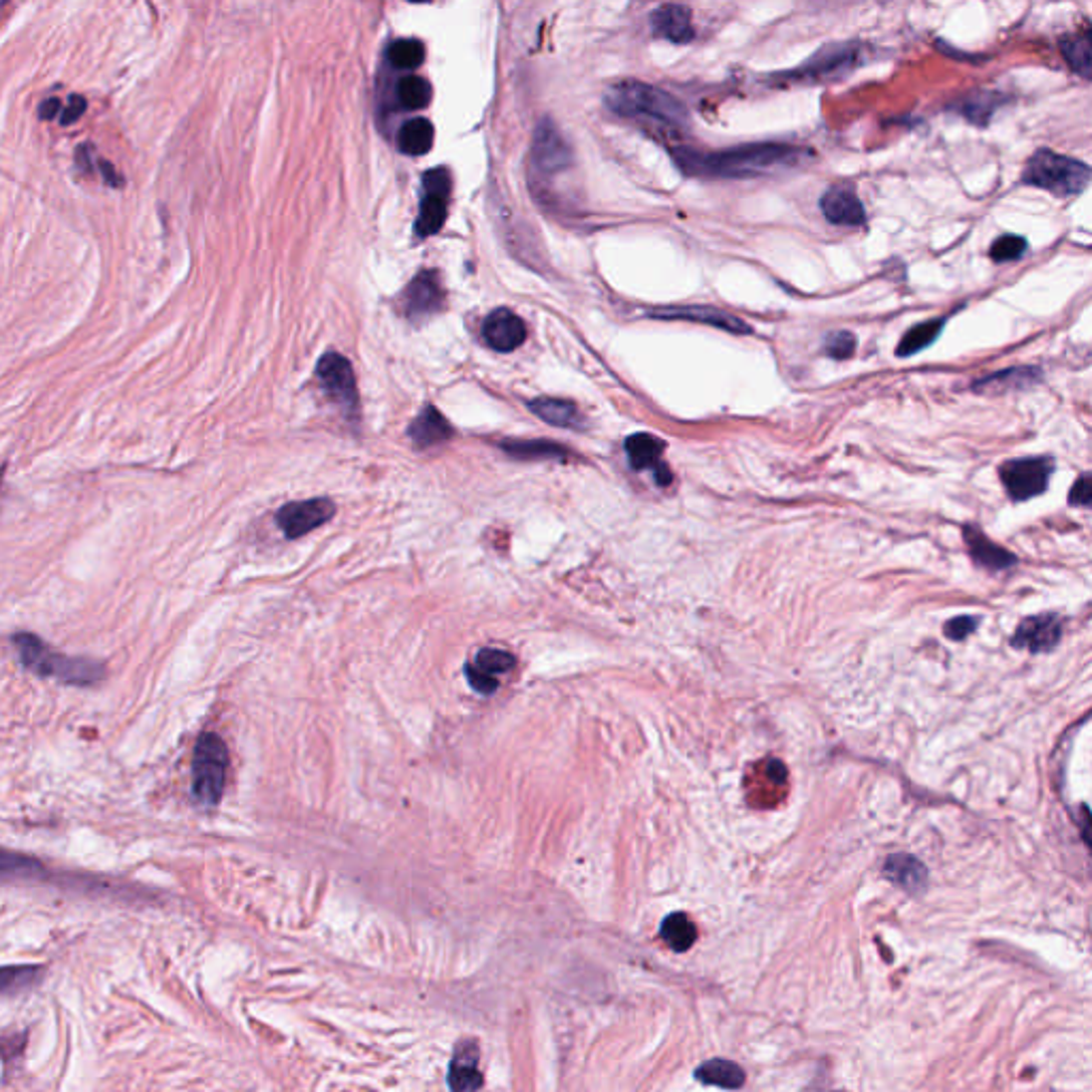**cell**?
Segmentation results:
<instances>
[{"mask_svg":"<svg viewBox=\"0 0 1092 1092\" xmlns=\"http://www.w3.org/2000/svg\"><path fill=\"white\" fill-rule=\"evenodd\" d=\"M1022 181L1065 199V196L1080 194L1088 186L1090 166L1071 156L1056 154L1052 149H1037L1024 166Z\"/></svg>","mask_w":1092,"mask_h":1092,"instance_id":"cell-4","label":"cell"},{"mask_svg":"<svg viewBox=\"0 0 1092 1092\" xmlns=\"http://www.w3.org/2000/svg\"><path fill=\"white\" fill-rule=\"evenodd\" d=\"M529 410H532V412L540 416L544 422L555 424V427H561V429L585 427V416L581 414V410L566 400L538 398L534 402H529Z\"/></svg>","mask_w":1092,"mask_h":1092,"instance_id":"cell-23","label":"cell"},{"mask_svg":"<svg viewBox=\"0 0 1092 1092\" xmlns=\"http://www.w3.org/2000/svg\"><path fill=\"white\" fill-rule=\"evenodd\" d=\"M318 383L348 416L359 412V391L353 366L338 353H327L316 368Z\"/></svg>","mask_w":1092,"mask_h":1092,"instance_id":"cell-8","label":"cell"},{"mask_svg":"<svg viewBox=\"0 0 1092 1092\" xmlns=\"http://www.w3.org/2000/svg\"><path fill=\"white\" fill-rule=\"evenodd\" d=\"M229 772V749L216 732H203L196 738L192 753V796L203 807H216Z\"/></svg>","mask_w":1092,"mask_h":1092,"instance_id":"cell-5","label":"cell"},{"mask_svg":"<svg viewBox=\"0 0 1092 1092\" xmlns=\"http://www.w3.org/2000/svg\"><path fill=\"white\" fill-rule=\"evenodd\" d=\"M662 939L675 952H687L697 939L693 922L685 914H673L662 922Z\"/></svg>","mask_w":1092,"mask_h":1092,"instance_id":"cell-27","label":"cell"},{"mask_svg":"<svg viewBox=\"0 0 1092 1092\" xmlns=\"http://www.w3.org/2000/svg\"><path fill=\"white\" fill-rule=\"evenodd\" d=\"M444 308V286L439 282L437 271H420L418 276L406 286L402 295L400 310L412 323H420L424 318L433 316Z\"/></svg>","mask_w":1092,"mask_h":1092,"instance_id":"cell-11","label":"cell"},{"mask_svg":"<svg viewBox=\"0 0 1092 1092\" xmlns=\"http://www.w3.org/2000/svg\"><path fill=\"white\" fill-rule=\"evenodd\" d=\"M824 353L830 359H837V361L849 359L856 353V336H854V333H849V331L830 333V336L826 338V344H824Z\"/></svg>","mask_w":1092,"mask_h":1092,"instance_id":"cell-37","label":"cell"},{"mask_svg":"<svg viewBox=\"0 0 1092 1092\" xmlns=\"http://www.w3.org/2000/svg\"><path fill=\"white\" fill-rule=\"evenodd\" d=\"M966 542L970 546V553H973V557L983 566L1007 568L1009 564H1013L1011 553L998 549L996 544H992L990 540H985V536L979 534L977 529H966Z\"/></svg>","mask_w":1092,"mask_h":1092,"instance_id":"cell-29","label":"cell"},{"mask_svg":"<svg viewBox=\"0 0 1092 1092\" xmlns=\"http://www.w3.org/2000/svg\"><path fill=\"white\" fill-rule=\"evenodd\" d=\"M450 190H452V179L444 166L429 169L422 175V199H420V211L414 224V235L418 239H427L429 235L437 233L444 226L448 216Z\"/></svg>","mask_w":1092,"mask_h":1092,"instance_id":"cell-7","label":"cell"},{"mask_svg":"<svg viewBox=\"0 0 1092 1092\" xmlns=\"http://www.w3.org/2000/svg\"><path fill=\"white\" fill-rule=\"evenodd\" d=\"M809 154L790 143H745L721 151L675 147L673 158L681 171L697 177H757L790 169Z\"/></svg>","mask_w":1092,"mask_h":1092,"instance_id":"cell-1","label":"cell"},{"mask_svg":"<svg viewBox=\"0 0 1092 1092\" xmlns=\"http://www.w3.org/2000/svg\"><path fill=\"white\" fill-rule=\"evenodd\" d=\"M695 1078L708 1084V1086H717V1088H725V1090H738L745 1086V1080L747 1075L745 1071H742L740 1065L732 1063V1060H725V1058H712V1060H706V1063H702L700 1067L695 1069Z\"/></svg>","mask_w":1092,"mask_h":1092,"instance_id":"cell-24","label":"cell"},{"mask_svg":"<svg viewBox=\"0 0 1092 1092\" xmlns=\"http://www.w3.org/2000/svg\"><path fill=\"white\" fill-rule=\"evenodd\" d=\"M39 970L35 966H9L0 968V992L20 990L24 985L33 983Z\"/></svg>","mask_w":1092,"mask_h":1092,"instance_id":"cell-38","label":"cell"},{"mask_svg":"<svg viewBox=\"0 0 1092 1092\" xmlns=\"http://www.w3.org/2000/svg\"><path fill=\"white\" fill-rule=\"evenodd\" d=\"M13 647L26 671L43 679H54L75 687H90L103 681V664L86 658H67L45 645L37 634L20 632L13 636Z\"/></svg>","mask_w":1092,"mask_h":1092,"instance_id":"cell-3","label":"cell"},{"mask_svg":"<svg viewBox=\"0 0 1092 1092\" xmlns=\"http://www.w3.org/2000/svg\"><path fill=\"white\" fill-rule=\"evenodd\" d=\"M482 338L497 353H512L527 340V327L508 308L493 310L482 325Z\"/></svg>","mask_w":1092,"mask_h":1092,"instance_id":"cell-15","label":"cell"},{"mask_svg":"<svg viewBox=\"0 0 1092 1092\" xmlns=\"http://www.w3.org/2000/svg\"><path fill=\"white\" fill-rule=\"evenodd\" d=\"M39 871V860L0 849V877H35Z\"/></svg>","mask_w":1092,"mask_h":1092,"instance_id":"cell-35","label":"cell"},{"mask_svg":"<svg viewBox=\"0 0 1092 1092\" xmlns=\"http://www.w3.org/2000/svg\"><path fill=\"white\" fill-rule=\"evenodd\" d=\"M435 131L429 120L424 118H412L400 129L398 145L408 156H422L433 147Z\"/></svg>","mask_w":1092,"mask_h":1092,"instance_id":"cell-25","label":"cell"},{"mask_svg":"<svg viewBox=\"0 0 1092 1092\" xmlns=\"http://www.w3.org/2000/svg\"><path fill=\"white\" fill-rule=\"evenodd\" d=\"M86 105H88V103H86L84 97H80V95H71L69 101H67V105H65L63 114H60V123H63V125L78 123V120L82 118V114L86 112Z\"/></svg>","mask_w":1092,"mask_h":1092,"instance_id":"cell-40","label":"cell"},{"mask_svg":"<svg viewBox=\"0 0 1092 1092\" xmlns=\"http://www.w3.org/2000/svg\"><path fill=\"white\" fill-rule=\"evenodd\" d=\"M532 162H534V169L549 175L564 171L572 164V151L551 120H544V123L536 129Z\"/></svg>","mask_w":1092,"mask_h":1092,"instance_id":"cell-12","label":"cell"},{"mask_svg":"<svg viewBox=\"0 0 1092 1092\" xmlns=\"http://www.w3.org/2000/svg\"><path fill=\"white\" fill-rule=\"evenodd\" d=\"M1000 105H1003V97H998L996 93H975L968 97L966 103H962L960 112L970 120V123L985 125Z\"/></svg>","mask_w":1092,"mask_h":1092,"instance_id":"cell-33","label":"cell"},{"mask_svg":"<svg viewBox=\"0 0 1092 1092\" xmlns=\"http://www.w3.org/2000/svg\"><path fill=\"white\" fill-rule=\"evenodd\" d=\"M664 448H666V444L662 442V439L656 437V435H651V433H634L626 439V452H628L630 465L636 469V472H645V469H651L662 487H666V484H669L671 478H673L671 472H669V467H666L664 461H662Z\"/></svg>","mask_w":1092,"mask_h":1092,"instance_id":"cell-16","label":"cell"},{"mask_svg":"<svg viewBox=\"0 0 1092 1092\" xmlns=\"http://www.w3.org/2000/svg\"><path fill=\"white\" fill-rule=\"evenodd\" d=\"M431 86L418 75H408L398 84V99L404 110H424L431 103Z\"/></svg>","mask_w":1092,"mask_h":1092,"instance_id":"cell-31","label":"cell"},{"mask_svg":"<svg viewBox=\"0 0 1092 1092\" xmlns=\"http://www.w3.org/2000/svg\"><path fill=\"white\" fill-rule=\"evenodd\" d=\"M408 435L416 448H431L435 444H442L446 442V439H450L452 427L437 408L427 406L412 420V424H410Z\"/></svg>","mask_w":1092,"mask_h":1092,"instance_id":"cell-21","label":"cell"},{"mask_svg":"<svg viewBox=\"0 0 1092 1092\" xmlns=\"http://www.w3.org/2000/svg\"><path fill=\"white\" fill-rule=\"evenodd\" d=\"M58 114H60V101H58V99H48V101H43V103H41L39 116H41L43 120H52V118H56Z\"/></svg>","mask_w":1092,"mask_h":1092,"instance_id":"cell-42","label":"cell"},{"mask_svg":"<svg viewBox=\"0 0 1092 1092\" xmlns=\"http://www.w3.org/2000/svg\"><path fill=\"white\" fill-rule=\"evenodd\" d=\"M886 875L892 884H897L909 894L922 892L924 888H927V879H929L927 867H924L918 858L907 856V854L890 856L886 860Z\"/></svg>","mask_w":1092,"mask_h":1092,"instance_id":"cell-22","label":"cell"},{"mask_svg":"<svg viewBox=\"0 0 1092 1092\" xmlns=\"http://www.w3.org/2000/svg\"><path fill=\"white\" fill-rule=\"evenodd\" d=\"M977 628V619L973 617H958V619H952L950 624L946 626V636L952 641H962L966 639V636L973 632Z\"/></svg>","mask_w":1092,"mask_h":1092,"instance_id":"cell-39","label":"cell"},{"mask_svg":"<svg viewBox=\"0 0 1092 1092\" xmlns=\"http://www.w3.org/2000/svg\"><path fill=\"white\" fill-rule=\"evenodd\" d=\"M822 214L828 222L839 226H862L867 222V209H864L858 194L849 188L832 186L822 194Z\"/></svg>","mask_w":1092,"mask_h":1092,"instance_id":"cell-17","label":"cell"},{"mask_svg":"<svg viewBox=\"0 0 1092 1092\" xmlns=\"http://www.w3.org/2000/svg\"><path fill=\"white\" fill-rule=\"evenodd\" d=\"M1054 472V461L1050 457H1026L1013 459L1000 467L1005 489L1013 499H1030L1041 495L1048 487L1050 476Z\"/></svg>","mask_w":1092,"mask_h":1092,"instance_id":"cell-9","label":"cell"},{"mask_svg":"<svg viewBox=\"0 0 1092 1092\" xmlns=\"http://www.w3.org/2000/svg\"><path fill=\"white\" fill-rule=\"evenodd\" d=\"M649 316L651 318H660V321H687V323H697V325H708V327H715V329H721V331H727V333H734V336H749V333H751V327L745 321L736 318L734 314L723 312L719 308H708V306L662 308V310L649 312Z\"/></svg>","mask_w":1092,"mask_h":1092,"instance_id":"cell-13","label":"cell"},{"mask_svg":"<svg viewBox=\"0 0 1092 1092\" xmlns=\"http://www.w3.org/2000/svg\"><path fill=\"white\" fill-rule=\"evenodd\" d=\"M1041 372L1035 368H1013L1007 372L992 374L983 381L975 383V391H1005V389H1022L1039 383Z\"/></svg>","mask_w":1092,"mask_h":1092,"instance_id":"cell-28","label":"cell"},{"mask_svg":"<svg viewBox=\"0 0 1092 1092\" xmlns=\"http://www.w3.org/2000/svg\"><path fill=\"white\" fill-rule=\"evenodd\" d=\"M606 108L613 114L636 120V123H654L662 127L682 129L687 125L689 112L685 105L666 90L643 82H619L613 84L604 95Z\"/></svg>","mask_w":1092,"mask_h":1092,"instance_id":"cell-2","label":"cell"},{"mask_svg":"<svg viewBox=\"0 0 1092 1092\" xmlns=\"http://www.w3.org/2000/svg\"><path fill=\"white\" fill-rule=\"evenodd\" d=\"M478 1058L480 1054L474 1039H465L457 1045L448 1067V1086L452 1092H476L482 1086Z\"/></svg>","mask_w":1092,"mask_h":1092,"instance_id":"cell-18","label":"cell"},{"mask_svg":"<svg viewBox=\"0 0 1092 1092\" xmlns=\"http://www.w3.org/2000/svg\"><path fill=\"white\" fill-rule=\"evenodd\" d=\"M517 666L512 654L502 649H482L472 664L465 666V675L469 685H472L478 693L491 695L499 687V675H506Z\"/></svg>","mask_w":1092,"mask_h":1092,"instance_id":"cell-14","label":"cell"},{"mask_svg":"<svg viewBox=\"0 0 1092 1092\" xmlns=\"http://www.w3.org/2000/svg\"><path fill=\"white\" fill-rule=\"evenodd\" d=\"M651 30L671 43H689L695 37L691 11L682 5H662L651 13Z\"/></svg>","mask_w":1092,"mask_h":1092,"instance_id":"cell-19","label":"cell"},{"mask_svg":"<svg viewBox=\"0 0 1092 1092\" xmlns=\"http://www.w3.org/2000/svg\"><path fill=\"white\" fill-rule=\"evenodd\" d=\"M1060 639V619L1056 615H1039L1022 621L1013 636V647H1022L1039 654L1050 651Z\"/></svg>","mask_w":1092,"mask_h":1092,"instance_id":"cell-20","label":"cell"},{"mask_svg":"<svg viewBox=\"0 0 1092 1092\" xmlns=\"http://www.w3.org/2000/svg\"><path fill=\"white\" fill-rule=\"evenodd\" d=\"M424 60V45L416 39H400L391 43L389 63L396 69H418Z\"/></svg>","mask_w":1092,"mask_h":1092,"instance_id":"cell-32","label":"cell"},{"mask_svg":"<svg viewBox=\"0 0 1092 1092\" xmlns=\"http://www.w3.org/2000/svg\"><path fill=\"white\" fill-rule=\"evenodd\" d=\"M864 60V50L858 43H832L817 50L805 65L796 67L790 73H781L779 78L785 82H824L841 78V75L854 71Z\"/></svg>","mask_w":1092,"mask_h":1092,"instance_id":"cell-6","label":"cell"},{"mask_svg":"<svg viewBox=\"0 0 1092 1092\" xmlns=\"http://www.w3.org/2000/svg\"><path fill=\"white\" fill-rule=\"evenodd\" d=\"M944 327H946V318H933V321L912 327L903 336L897 348V357L907 359V357L918 355L920 351H924V348H929L939 336H942Z\"/></svg>","mask_w":1092,"mask_h":1092,"instance_id":"cell-26","label":"cell"},{"mask_svg":"<svg viewBox=\"0 0 1092 1092\" xmlns=\"http://www.w3.org/2000/svg\"><path fill=\"white\" fill-rule=\"evenodd\" d=\"M502 448L519 459H546L568 457V450L553 442H502Z\"/></svg>","mask_w":1092,"mask_h":1092,"instance_id":"cell-34","label":"cell"},{"mask_svg":"<svg viewBox=\"0 0 1092 1092\" xmlns=\"http://www.w3.org/2000/svg\"><path fill=\"white\" fill-rule=\"evenodd\" d=\"M1060 50H1063V56L1069 63V67L1082 75L1084 80H1090V69H1092V48H1090V35H1075L1071 39H1063L1060 41Z\"/></svg>","mask_w":1092,"mask_h":1092,"instance_id":"cell-30","label":"cell"},{"mask_svg":"<svg viewBox=\"0 0 1092 1092\" xmlns=\"http://www.w3.org/2000/svg\"><path fill=\"white\" fill-rule=\"evenodd\" d=\"M333 517H336V504L329 497H314L282 506L276 512V523L288 540H295L325 525Z\"/></svg>","mask_w":1092,"mask_h":1092,"instance_id":"cell-10","label":"cell"},{"mask_svg":"<svg viewBox=\"0 0 1092 1092\" xmlns=\"http://www.w3.org/2000/svg\"><path fill=\"white\" fill-rule=\"evenodd\" d=\"M1028 244L1026 239L1020 237V235H1000L992 248H990V259L994 263H1007V261H1018L1020 256L1026 252Z\"/></svg>","mask_w":1092,"mask_h":1092,"instance_id":"cell-36","label":"cell"},{"mask_svg":"<svg viewBox=\"0 0 1092 1092\" xmlns=\"http://www.w3.org/2000/svg\"><path fill=\"white\" fill-rule=\"evenodd\" d=\"M1069 504H1073V506H1088L1090 504V478H1088V474H1084L1078 482L1073 484V489L1069 493Z\"/></svg>","mask_w":1092,"mask_h":1092,"instance_id":"cell-41","label":"cell"}]
</instances>
